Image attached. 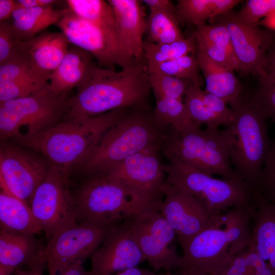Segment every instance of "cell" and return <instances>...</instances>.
I'll use <instances>...</instances> for the list:
<instances>
[{
    "mask_svg": "<svg viewBox=\"0 0 275 275\" xmlns=\"http://www.w3.org/2000/svg\"><path fill=\"white\" fill-rule=\"evenodd\" d=\"M23 42L20 41L11 21L0 23V65L24 52Z\"/></svg>",
    "mask_w": 275,
    "mask_h": 275,
    "instance_id": "8d00e7d4",
    "label": "cell"
},
{
    "mask_svg": "<svg viewBox=\"0 0 275 275\" xmlns=\"http://www.w3.org/2000/svg\"><path fill=\"white\" fill-rule=\"evenodd\" d=\"M16 9V1L0 0V22L8 21Z\"/></svg>",
    "mask_w": 275,
    "mask_h": 275,
    "instance_id": "7dc6e473",
    "label": "cell"
},
{
    "mask_svg": "<svg viewBox=\"0 0 275 275\" xmlns=\"http://www.w3.org/2000/svg\"><path fill=\"white\" fill-rule=\"evenodd\" d=\"M161 144L149 146L126 158L105 173L150 203L160 208L166 174L161 159Z\"/></svg>",
    "mask_w": 275,
    "mask_h": 275,
    "instance_id": "4fadbf2b",
    "label": "cell"
},
{
    "mask_svg": "<svg viewBox=\"0 0 275 275\" xmlns=\"http://www.w3.org/2000/svg\"><path fill=\"white\" fill-rule=\"evenodd\" d=\"M257 206L252 219L251 241L275 275V203L257 197Z\"/></svg>",
    "mask_w": 275,
    "mask_h": 275,
    "instance_id": "603a6c76",
    "label": "cell"
},
{
    "mask_svg": "<svg viewBox=\"0 0 275 275\" xmlns=\"http://www.w3.org/2000/svg\"><path fill=\"white\" fill-rule=\"evenodd\" d=\"M23 42L29 57L31 72L48 80L70 45L62 32L44 31Z\"/></svg>",
    "mask_w": 275,
    "mask_h": 275,
    "instance_id": "ffe728a7",
    "label": "cell"
},
{
    "mask_svg": "<svg viewBox=\"0 0 275 275\" xmlns=\"http://www.w3.org/2000/svg\"><path fill=\"white\" fill-rule=\"evenodd\" d=\"M257 25H262L269 29L275 31V10L270 13L262 20L259 21Z\"/></svg>",
    "mask_w": 275,
    "mask_h": 275,
    "instance_id": "816d5d0a",
    "label": "cell"
},
{
    "mask_svg": "<svg viewBox=\"0 0 275 275\" xmlns=\"http://www.w3.org/2000/svg\"><path fill=\"white\" fill-rule=\"evenodd\" d=\"M89 275H113L145 261L123 220L109 232L91 257Z\"/></svg>",
    "mask_w": 275,
    "mask_h": 275,
    "instance_id": "ac0fdd59",
    "label": "cell"
},
{
    "mask_svg": "<svg viewBox=\"0 0 275 275\" xmlns=\"http://www.w3.org/2000/svg\"><path fill=\"white\" fill-rule=\"evenodd\" d=\"M266 74L275 81V38L268 50L264 67Z\"/></svg>",
    "mask_w": 275,
    "mask_h": 275,
    "instance_id": "f6af8a7d",
    "label": "cell"
},
{
    "mask_svg": "<svg viewBox=\"0 0 275 275\" xmlns=\"http://www.w3.org/2000/svg\"><path fill=\"white\" fill-rule=\"evenodd\" d=\"M198 68L195 54H188L163 62L148 73H159L178 78L188 79L195 85L201 86L202 79L199 74Z\"/></svg>",
    "mask_w": 275,
    "mask_h": 275,
    "instance_id": "d6a6232c",
    "label": "cell"
},
{
    "mask_svg": "<svg viewBox=\"0 0 275 275\" xmlns=\"http://www.w3.org/2000/svg\"><path fill=\"white\" fill-rule=\"evenodd\" d=\"M68 8L56 9L53 6L16 9L12 16V26L18 39L30 40L49 25L56 24L66 14Z\"/></svg>",
    "mask_w": 275,
    "mask_h": 275,
    "instance_id": "484cf974",
    "label": "cell"
},
{
    "mask_svg": "<svg viewBox=\"0 0 275 275\" xmlns=\"http://www.w3.org/2000/svg\"><path fill=\"white\" fill-rule=\"evenodd\" d=\"M0 229L6 232L36 234L42 232L30 206L1 188Z\"/></svg>",
    "mask_w": 275,
    "mask_h": 275,
    "instance_id": "d4e9b609",
    "label": "cell"
},
{
    "mask_svg": "<svg viewBox=\"0 0 275 275\" xmlns=\"http://www.w3.org/2000/svg\"><path fill=\"white\" fill-rule=\"evenodd\" d=\"M150 89L144 64L136 63L116 71L94 63L77 93L69 97L63 121L146 103Z\"/></svg>",
    "mask_w": 275,
    "mask_h": 275,
    "instance_id": "6da1fadb",
    "label": "cell"
},
{
    "mask_svg": "<svg viewBox=\"0 0 275 275\" xmlns=\"http://www.w3.org/2000/svg\"><path fill=\"white\" fill-rule=\"evenodd\" d=\"M159 212L174 229L183 246L204 230L222 226V215L216 216L197 198L185 190L166 183Z\"/></svg>",
    "mask_w": 275,
    "mask_h": 275,
    "instance_id": "5bb4252c",
    "label": "cell"
},
{
    "mask_svg": "<svg viewBox=\"0 0 275 275\" xmlns=\"http://www.w3.org/2000/svg\"><path fill=\"white\" fill-rule=\"evenodd\" d=\"M196 51L200 52L216 64L228 69L239 71L238 63L234 54L220 45L196 39Z\"/></svg>",
    "mask_w": 275,
    "mask_h": 275,
    "instance_id": "74e56055",
    "label": "cell"
},
{
    "mask_svg": "<svg viewBox=\"0 0 275 275\" xmlns=\"http://www.w3.org/2000/svg\"><path fill=\"white\" fill-rule=\"evenodd\" d=\"M144 2L151 11H166L177 13L176 7L172 1L169 0H143Z\"/></svg>",
    "mask_w": 275,
    "mask_h": 275,
    "instance_id": "ee69618b",
    "label": "cell"
},
{
    "mask_svg": "<svg viewBox=\"0 0 275 275\" xmlns=\"http://www.w3.org/2000/svg\"><path fill=\"white\" fill-rule=\"evenodd\" d=\"M69 98L48 83L29 96L0 103L1 140L16 141L51 128L63 121Z\"/></svg>",
    "mask_w": 275,
    "mask_h": 275,
    "instance_id": "52a82bcc",
    "label": "cell"
},
{
    "mask_svg": "<svg viewBox=\"0 0 275 275\" xmlns=\"http://www.w3.org/2000/svg\"><path fill=\"white\" fill-rule=\"evenodd\" d=\"M93 56L73 45H70L64 58L51 74L50 87L57 92L68 94L85 81L92 65Z\"/></svg>",
    "mask_w": 275,
    "mask_h": 275,
    "instance_id": "7402d4cb",
    "label": "cell"
},
{
    "mask_svg": "<svg viewBox=\"0 0 275 275\" xmlns=\"http://www.w3.org/2000/svg\"><path fill=\"white\" fill-rule=\"evenodd\" d=\"M69 175L50 165L30 203L33 213L48 240L61 230L77 223L74 195L69 188Z\"/></svg>",
    "mask_w": 275,
    "mask_h": 275,
    "instance_id": "30bf717a",
    "label": "cell"
},
{
    "mask_svg": "<svg viewBox=\"0 0 275 275\" xmlns=\"http://www.w3.org/2000/svg\"><path fill=\"white\" fill-rule=\"evenodd\" d=\"M123 220L145 260L155 270L179 267L182 257L174 244L176 233L159 210H145Z\"/></svg>",
    "mask_w": 275,
    "mask_h": 275,
    "instance_id": "7c38bea8",
    "label": "cell"
},
{
    "mask_svg": "<svg viewBox=\"0 0 275 275\" xmlns=\"http://www.w3.org/2000/svg\"><path fill=\"white\" fill-rule=\"evenodd\" d=\"M32 73L29 57L25 52L0 65V83ZM33 74V73H32Z\"/></svg>",
    "mask_w": 275,
    "mask_h": 275,
    "instance_id": "b9f144b4",
    "label": "cell"
},
{
    "mask_svg": "<svg viewBox=\"0 0 275 275\" xmlns=\"http://www.w3.org/2000/svg\"><path fill=\"white\" fill-rule=\"evenodd\" d=\"M50 166L13 145L0 149V186L30 206L32 197Z\"/></svg>",
    "mask_w": 275,
    "mask_h": 275,
    "instance_id": "e0dca14e",
    "label": "cell"
},
{
    "mask_svg": "<svg viewBox=\"0 0 275 275\" xmlns=\"http://www.w3.org/2000/svg\"><path fill=\"white\" fill-rule=\"evenodd\" d=\"M155 101L153 114L164 126L180 132L194 122L182 99L160 97L155 98Z\"/></svg>",
    "mask_w": 275,
    "mask_h": 275,
    "instance_id": "4dcf8cb0",
    "label": "cell"
},
{
    "mask_svg": "<svg viewBox=\"0 0 275 275\" xmlns=\"http://www.w3.org/2000/svg\"><path fill=\"white\" fill-rule=\"evenodd\" d=\"M119 108L84 119L62 121L42 133L16 141L47 158L50 165L70 174L94 152L106 132L129 111Z\"/></svg>",
    "mask_w": 275,
    "mask_h": 275,
    "instance_id": "7a4b0ae2",
    "label": "cell"
},
{
    "mask_svg": "<svg viewBox=\"0 0 275 275\" xmlns=\"http://www.w3.org/2000/svg\"><path fill=\"white\" fill-rule=\"evenodd\" d=\"M153 44L168 61L177 59L189 53L195 54L196 52V38L194 33L187 38L171 43Z\"/></svg>",
    "mask_w": 275,
    "mask_h": 275,
    "instance_id": "60d3db41",
    "label": "cell"
},
{
    "mask_svg": "<svg viewBox=\"0 0 275 275\" xmlns=\"http://www.w3.org/2000/svg\"><path fill=\"white\" fill-rule=\"evenodd\" d=\"M45 247L35 234L14 233L0 230V266L12 272L26 265L45 261Z\"/></svg>",
    "mask_w": 275,
    "mask_h": 275,
    "instance_id": "44dd1931",
    "label": "cell"
},
{
    "mask_svg": "<svg viewBox=\"0 0 275 275\" xmlns=\"http://www.w3.org/2000/svg\"><path fill=\"white\" fill-rule=\"evenodd\" d=\"M65 2L67 8L73 13L99 26L117 40L114 14L112 7L107 1L67 0Z\"/></svg>",
    "mask_w": 275,
    "mask_h": 275,
    "instance_id": "83f0119b",
    "label": "cell"
},
{
    "mask_svg": "<svg viewBox=\"0 0 275 275\" xmlns=\"http://www.w3.org/2000/svg\"><path fill=\"white\" fill-rule=\"evenodd\" d=\"M239 0H179L176 6L179 20L195 26L208 19L225 13L239 3Z\"/></svg>",
    "mask_w": 275,
    "mask_h": 275,
    "instance_id": "4316f807",
    "label": "cell"
},
{
    "mask_svg": "<svg viewBox=\"0 0 275 275\" xmlns=\"http://www.w3.org/2000/svg\"><path fill=\"white\" fill-rule=\"evenodd\" d=\"M201 86L191 83L184 95V103L191 120L200 127H218L224 125L222 120L214 114L203 100Z\"/></svg>",
    "mask_w": 275,
    "mask_h": 275,
    "instance_id": "1f68e13d",
    "label": "cell"
},
{
    "mask_svg": "<svg viewBox=\"0 0 275 275\" xmlns=\"http://www.w3.org/2000/svg\"><path fill=\"white\" fill-rule=\"evenodd\" d=\"M170 273L158 274L148 269L140 268L137 266L130 267L121 271L115 275H170Z\"/></svg>",
    "mask_w": 275,
    "mask_h": 275,
    "instance_id": "f907efd6",
    "label": "cell"
},
{
    "mask_svg": "<svg viewBox=\"0 0 275 275\" xmlns=\"http://www.w3.org/2000/svg\"><path fill=\"white\" fill-rule=\"evenodd\" d=\"M179 270L180 273L179 275H210L209 274L195 269H184Z\"/></svg>",
    "mask_w": 275,
    "mask_h": 275,
    "instance_id": "f5cc1de1",
    "label": "cell"
},
{
    "mask_svg": "<svg viewBox=\"0 0 275 275\" xmlns=\"http://www.w3.org/2000/svg\"><path fill=\"white\" fill-rule=\"evenodd\" d=\"M119 224L77 223L56 233L45 247L49 275L59 274L70 265L83 263L91 258Z\"/></svg>",
    "mask_w": 275,
    "mask_h": 275,
    "instance_id": "8fae6325",
    "label": "cell"
},
{
    "mask_svg": "<svg viewBox=\"0 0 275 275\" xmlns=\"http://www.w3.org/2000/svg\"><path fill=\"white\" fill-rule=\"evenodd\" d=\"M233 122L223 130L230 161L240 178L258 195L263 166L270 148L267 118L251 99L231 108Z\"/></svg>",
    "mask_w": 275,
    "mask_h": 275,
    "instance_id": "277c9868",
    "label": "cell"
},
{
    "mask_svg": "<svg viewBox=\"0 0 275 275\" xmlns=\"http://www.w3.org/2000/svg\"><path fill=\"white\" fill-rule=\"evenodd\" d=\"M161 151L164 156L176 155L209 175H218L225 179H241L231 167L228 145L223 130L218 127L203 130L194 122L179 132L169 126Z\"/></svg>",
    "mask_w": 275,
    "mask_h": 275,
    "instance_id": "ba28073f",
    "label": "cell"
},
{
    "mask_svg": "<svg viewBox=\"0 0 275 275\" xmlns=\"http://www.w3.org/2000/svg\"><path fill=\"white\" fill-rule=\"evenodd\" d=\"M213 275H273L254 244L232 256Z\"/></svg>",
    "mask_w": 275,
    "mask_h": 275,
    "instance_id": "f1b7e54d",
    "label": "cell"
},
{
    "mask_svg": "<svg viewBox=\"0 0 275 275\" xmlns=\"http://www.w3.org/2000/svg\"><path fill=\"white\" fill-rule=\"evenodd\" d=\"M168 128L156 120L147 103L132 106L104 135L81 170L89 176L104 173L149 146H162Z\"/></svg>",
    "mask_w": 275,
    "mask_h": 275,
    "instance_id": "3957f363",
    "label": "cell"
},
{
    "mask_svg": "<svg viewBox=\"0 0 275 275\" xmlns=\"http://www.w3.org/2000/svg\"><path fill=\"white\" fill-rule=\"evenodd\" d=\"M74 198L77 223L119 224L122 219L144 210H159L105 173L89 176Z\"/></svg>",
    "mask_w": 275,
    "mask_h": 275,
    "instance_id": "5b68a950",
    "label": "cell"
},
{
    "mask_svg": "<svg viewBox=\"0 0 275 275\" xmlns=\"http://www.w3.org/2000/svg\"><path fill=\"white\" fill-rule=\"evenodd\" d=\"M258 77V88L251 100L267 119L275 121V81L267 75Z\"/></svg>",
    "mask_w": 275,
    "mask_h": 275,
    "instance_id": "d590c367",
    "label": "cell"
},
{
    "mask_svg": "<svg viewBox=\"0 0 275 275\" xmlns=\"http://www.w3.org/2000/svg\"><path fill=\"white\" fill-rule=\"evenodd\" d=\"M166 182L182 188L199 199L215 216L230 208L257 206V195L241 179H217L184 162L173 154L165 155Z\"/></svg>",
    "mask_w": 275,
    "mask_h": 275,
    "instance_id": "8992f818",
    "label": "cell"
},
{
    "mask_svg": "<svg viewBox=\"0 0 275 275\" xmlns=\"http://www.w3.org/2000/svg\"><path fill=\"white\" fill-rule=\"evenodd\" d=\"M13 272L0 266V275H13Z\"/></svg>",
    "mask_w": 275,
    "mask_h": 275,
    "instance_id": "db71d44e",
    "label": "cell"
},
{
    "mask_svg": "<svg viewBox=\"0 0 275 275\" xmlns=\"http://www.w3.org/2000/svg\"><path fill=\"white\" fill-rule=\"evenodd\" d=\"M148 79L155 98H168L182 100L191 81L178 78L159 73H148Z\"/></svg>",
    "mask_w": 275,
    "mask_h": 275,
    "instance_id": "e575fe53",
    "label": "cell"
},
{
    "mask_svg": "<svg viewBox=\"0 0 275 275\" xmlns=\"http://www.w3.org/2000/svg\"><path fill=\"white\" fill-rule=\"evenodd\" d=\"M48 83V80L32 73L0 83V103L29 96Z\"/></svg>",
    "mask_w": 275,
    "mask_h": 275,
    "instance_id": "836d02e7",
    "label": "cell"
},
{
    "mask_svg": "<svg viewBox=\"0 0 275 275\" xmlns=\"http://www.w3.org/2000/svg\"><path fill=\"white\" fill-rule=\"evenodd\" d=\"M223 224L224 229L216 225L204 230L182 247L179 270L195 269L213 275L246 247L238 226L231 219Z\"/></svg>",
    "mask_w": 275,
    "mask_h": 275,
    "instance_id": "9c48e42d",
    "label": "cell"
},
{
    "mask_svg": "<svg viewBox=\"0 0 275 275\" xmlns=\"http://www.w3.org/2000/svg\"><path fill=\"white\" fill-rule=\"evenodd\" d=\"M196 58L205 79V92L219 97L231 107L237 104L243 98L242 87L233 71L216 64L200 52L196 51Z\"/></svg>",
    "mask_w": 275,
    "mask_h": 275,
    "instance_id": "cb8c5ba5",
    "label": "cell"
},
{
    "mask_svg": "<svg viewBox=\"0 0 275 275\" xmlns=\"http://www.w3.org/2000/svg\"><path fill=\"white\" fill-rule=\"evenodd\" d=\"M60 1L56 0H17L16 9H28L37 7L53 6Z\"/></svg>",
    "mask_w": 275,
    "mask_h": 275,
    "instance_id": "bcb514c9",
    "label": "cell"
},
{
    "mask_svg": "<svg viewBox=\"0 0 275 275\" xmlns=\"http://www.w3.org/2000/svg\"><path fill=\"white\" fill-rule=\"evenodd\" d=\"M177 13L150 12L146 19L147 41L156 44L171 43L184 39Z\"/></svg>",
    "mask_w": 275,
    "mask_h": 275,
    "instance_id": "f546056e",
    "label": "cell"
},
{
    "mask_svg": "<svg viewBox=\"0 0 275 275\" xmlns=\"http://www.w3.org/2000/svg\"><path fill=\"white\" fill-rule=\"evenodd\" d=\"M56 275H89V273L85 269L82 263L77 262Z\"/></svg>",
    "mask_w": 275,
    "mask_h": 275,
    "instance_id": "681fc988",
    "label": "cell"
},
{
    "mask_svg": "<svg viewBox=\"0 0 275 275\" xmlns=\"http://www.w3.org/2000/svg\"><path fill=\"white\" fill-rule=\"evenodd\" d=\"M46 262H40L26 269L18 268L15 270L13 275H43Z\"/></svg>",
    "mask_w": 275,
    "mask_h": 275,
    "instance_id": "c3c4849f",
    "label": "cell"
},
{
    "mask_svg": "<svg viewBox=\"0 0 275 275\" xmlns=\"http://www.w3.org/2000/svg\"><path fill=\"white\" fill-rule=\"evenodd\" d=\"M227 29L237 59L239 72L243 76L250 74L266 75L264 64L266 54L273 40V35L257 24L242 21L232 10L210 19Z\"/></svg>",
    "mask_w": 275,
    "mask_h": 275,
    "instance_id": "9a60e30c",
    "label": "cell"
},
{
    "mask_svg": "<svg viewBox=\"0 0 275 275\" xmlns=\"http://www.w3.org/2000/svg\"><path fill=\"white\" fill-rule=\"evenodd\" d=\"M275 10V0L246 1L244 6L236 16L243 22L257 24L262 18H264Z\"/></svg>",
    "mask_w": 275,
    "mask_h": 275,
    "instance_id": "ab89813d",
    "label": "cell"
},
{
    "mask_svg": "<svg viewBox=\"0 0 275 275\" xmlns=\"http://www.w3.org/2000/svg\"><path fill=\"white\" fill-rule=\"evenodd\" d=\"M115 20L118 42L124 51L137 63L144 64L143 37L146 19L141 1L109 0Z\"/></svg>",
    "mask_w": 275,
    "mask_h": 275,
    "instance_id": "d6986e66",
    "label": "cell"
},
{
    "mask_svg": "<svg viewBox=\"0 0 275 275\" xmlns=\"http://www.w3.org/2000/svg\"><path fill=\"white\" fill-rule=\"evenodd\" d=\"M202 97L210 110L222 120L224 126L227 127L233 122L234 113L222 98L205 91H203Z\"/></svg>",
    "mask_w": 275,
    "mask_h": 275,
    "instance_id": "7bdbcfd3",
    "label": "cell"
},
{
    "mask_svg": "<svg viewBox=\"0 0 275 275\" xmlns=\"http://www.w3.org/2000/svg\"><path fill=\"white\" fill-rule=\"evenodd\" d=\"M56 24L70 44L89 52L101 67L112 69L111 67L117 65L124 68L136 63L124 51L116 39L69 9Z\"/></svg>",
    "mask_w": 275,
    "mask_h": 275,
    "instance_id": "2e32d148",
    "label": "cell"
},
{
    "mask_svg": "<svg viewBox=\"0 0 275 275\" xmlns=\"http://www.w3.org/2000/svg\"><path fill=\"white\" fill-rule=\"evenodd\" d=\"M259 194L265 201L275 203V142L271 143L264 161Z\"/></svg>",
    "mask_w": 275,
    "mask_h": 275,
    "instance_id": "f35d334b",
    "label": "cell"
}]
</instances>
